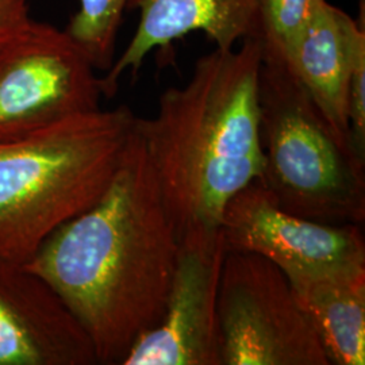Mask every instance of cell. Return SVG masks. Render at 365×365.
<instances>
[{
  "mask_svg": "<svg viewBox=\"0 0 365 365\" xmlns=\"http://www.w3.org/2000/svg\"><path fill=\"white\" fill-rule=\"evenodd\" d=\"M179 238L144 143L134 131L103 196L60 226L26 265L66 302L98 364H120L160 322Z\"/></svg>",
  "mask_w": 365,
  "mask_h": 365,
  "instance_id": "6da1fadb",
  "label": "cell"
},
{
  "mask_svg": "<svg viewBox=\"0 0 365 365\" xmlns=\"http://www.w3.org/2000/svg\"><path fill=\"white\" fill-rule=\"evenodd\" d=\"M261 42L197 58L190 80L161 93L155 117L137 118L178 238L218 227L227 202L264 170L259 133Z\"/></svg>",
  "mask_w": 365,
  "mask_h": 365,
  "instance_id": "7a4b0ae2",
  "label": "cell"
},
{
  "mask_svg": "<svg viewBox=\"0 0 365 365\" xmlns=\"http://www.w3.org/2000/svg\"><path fill=\"white\" fill-rule=\"evenodd\" d=\"M128 106L66 118L0 141V256L27 264L113 182L135 131Z\"/></svg>",
  "mask_w": 365,
  "mask_h": 365,
  "instance_id": "3957f363",
  "label": "cell"
},
{
  "mask_svg": "<svg viewBox=\"0 0 365 365\" xmlns=\"http://www.w3.org/2000/svg\"><path fill=\"white\" fill-rule=\"evenodd\" d=\"M261 185L289 214L330 225L365 221V163L333 135L279 53L261 43Z\"/></svg>",
  "mask_w": 365,
  "mask_h": 365,
  "instance_id": "277c9868",
  "label": "cell"
},
{
  "mask_svg": "<svg viewBox=\"0 0 365 365\" xmlns=\"http://www.w3.org/2000/svg\"><path fill=\"white\" fill-rule=\"evenodd\" d=\"M218 317L222 365H331L286 274L256 253L226 252Z\"/></svg>",
  "mask_w": 365,
  "mask_h": 365,
  "instance_id": "5b68a950",
  "label": "cell"
},
{
  "mask_svg": "<svg viewBox=\"0 0 365 365\" xmlns=\"http://www.w3.org/2000/svg\"><path fill=\"white\" fill-rule=\"evenodd\" d=\"M101 78L69 37L27 16L0 36V141L101 108Z\"/></svg>",
  "mask_w": 365,
  "mask_h": 365,
  "instance_id": "8992f818",
  "label": "cell"
},
{
  "mask_svg": "<svg viewBox=\"0 0 365 365\" xmlns=\"http://www.w3.org/2000/svg\"><path fill=\"white\" fill-rule=\"evenodd\" d=\"M226 252L221 226L179 235L164 314L120 365H222L218 298Z\"/></svg>",
  "mask_w": 365,
  "mask_h": 365,
  "instance_id": "52a82bcc",
  "label": "cell"
},
{
  "mask_svg": "<svg viewBox=\"0 0 365 365\" xmlns=\"http://www.w3.org/2000/svg\"><path fill=\"white\" fill-rule=\"evenodd\" d=\"M221 230L227 250L256 253L289 280L365 268L364 235L359 225H330L289 214L259 180L227 202Z\"/></svg>",
  "mask_w": 365,
  "mask_h": 365,
  "instance_id": "ba28073f",
  "label": "cell"
},
{
  "mask_svg": "<svg viewBox=\"0 0 365 365\" xmlns=\"http://www.w3.org/2000/svg\"><path fill=\"white\" fill-rule=\"evenodd\" d=\"M91 339L26 264L0 256V365H93Z\"/></svg>",
  "mask_w": 365,
  "mask_h": 365,
  "instance_id": "9c48e42d",
  "label": "cell"
},
{
  "mask_svg": "<svg viewBox=\"0 0 365 365\" xmlns=\"http://www.w3.org/2000/svg\"><path fill=\"white\" fill-rule=\"evenodd\" d=\"M128 10H137L140 21L125 52L101 78L106 99L117 93L126 71L137 75L153 49L165 52L191 33L203 31L223 51L260 38V0H128Z\"/></svg>",
  "mask_w": 365,
  "mask_h": 365,
  "instance_id": "30bf717a",
  "label": "cell"
},
{
  "mask_svg": "<svg viewBox=\"0 0 365 365\" xmlns=\"http://www.w3.org/2000/svg\"><path fill=\"white\" fill-rule=\"evenodd\" d=\"M363 42V24L360 26L327 0H315L299 42L288 57H283L336 140L353 155L356 152L351 144L349 78L353 53Z\"/></svg>",
  "mask_w": 365,
  "mask_h": 365,
  "instance_id": "8fae6325",
  "label": "cell"
},
{
  "mask_svg": "<svg viewBox=\"0 0 365 365\" xmlns=\"http://www.w3.org/2000/svg\"><path fill=\"white\" fill-rule=\"evenodd\" d=\"M289 280V279H288ZM331 364H365V268L291 279Z\"/></svg>",
  "mask_w": 365,
  "mask_h": 365,
  "instance_id": "7c38bea8",
  "label": "cell"
},
{
  "mask_svg": "<svg viewBox=\"0 0 365 365\" xmlns=\"http://www.w3.org/2000/svg\"><path fill=\"white\" fill-rule=\"evenodd\" d=\"M66 31L86 53L96 71L107 72L115 61L119 27L128 0H78Z\"/></svg>",
  "mask_w": 365,
  "mask_h": 365,
  "instance_id": "4fadbf2b",
  "label": "cell"
},
{
  "mask_svg": "<svg viewBox=\"0 0 365 365\" xmlns=\"http://www.w3.org/2000/svg\"><path fill=\"white\" fill-rule=\"evenodd\" d=\"M315 0H260V41L288 57L307 26Z\"/></svg>",
  "mask_w": 365,
  "mask_h": 365,
  "instance_id": "5bb4252c",
  "label": "cell"
},
{
  "mask_svg": "<svg viewBox=\"0 0 365 365\" xmlns=\"http://www.w3.org/2000/svg\"><path fill=\"white\" fill-rule=\"evenodd\" d=\"M29 0H0V36L26 19Z\"/></svg>",
  "mask_w": 365,
  "mask_h": 365,
  "instance_id": "9a60e30c",
  "label": "cell"
}]
</instances>
